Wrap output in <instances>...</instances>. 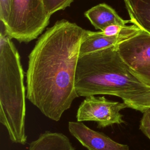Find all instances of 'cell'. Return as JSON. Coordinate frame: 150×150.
<instances>
[{"instance_id": "obj_1", "label": "cell", "mask_w": 150, "mask_h": 150, "mask_svg": "<svg viewBox=\"0 0 150 150\" xmlns=\"http://www.w3.org/2000/svg\"><path fill=\"white\" fill-rule=\"evenodd\" d=\"M85 30L62 19L38 39L29 55L26 98L49 119L58 121L77 97L76 73Z\"/></svg>"}, {"instance_id": "obj_2", "label": "cell", "mask_w": 150, "mask_h": 150, "mask_svg": "<svg viewBox=\"0 0 150 150\" xmlns=\"http://www.w3.org/2000/svg\"><path fill=\"white\" fill-rule=\"evenodd\" d=\"M75 87L78 97L111 95L121 98L127 106L135 96L150 90L123 61L117 46L80 56Z\"/></svg>"}, {"instance_id": "obj_3", "label": "cell", "mask_w": 150, "mask_h": 150, "mask_svg": "<svg viewBox=\"0 0 150 150\" xmlns=\"http://www.w3.org/2000/svg\"><path fill=\"white\" fill-rule=\"evenodd\" d=\"M5 32L0 33V122L12 142L25 145L26 104L24 71L19 54Z\"/></svg>"}, {"instance_id": "obj_4", "label": "cell", "mask_w": 150, "mask_h": 150, "mask_svg": "<svg viewBox=\"0 0 150 150\" xmlns=\"http://www.w3.org/2000/svg\"><path fill=\"white\" fill-rule=\"evenodd\" d=\"M43 0H12L6 34L19 42H29L40 35L49 23Z\"/></svg>"}, {"instance_id": "obj_5", "label": "cell", "mask_w": 150, "mask_h": 150, "mask_svg": "<svg viewBox=\"0 0 150 150\" xmlns=\"http://www.w3.org/2000/svg\"><path fill=\"white\" fill-rule=\"evenodd\" d=\"M128 108L124 103L112 101L105 97H86L78 108L76 119L79 122L95 121L99 128L124 122L120 111Z\"/></svg>"}, {"instance_id": "obj_6", "label": "cell", "mask_w": 150, "mask_h": 150, "mask_svg": "<svg viewBox=\"0 0 150 150\" xmlns=\"http://www.w3.org/2000/svg\"><path fill=\"white\" fill-rule=\"evenodd\" d=\"M123 61L132 70L150 66V34L141 30L117 46Z\"/></svg>"}, {"instance_id": "obj_7", "label": "cell", "mask_w": 150, "mask_h": 150, "mask_svg": "<svg viewBox=\"0 0 150 150\" xmlns=\"http://www.w3.org/2000/svg\"><path fill=\"white\" fill-rule=\"evenodd\" d=\"M69 131L88 150H129L125 144L117 142L103 133L96 131L82 122L70 121Z\"/></svg>"}, {"instance_id": "obj_8", "label": "cell", "mask_w": 150, "mask_h": 150, "mask_svg": "<svg viewBox=\"0 0 150 150\" xmlns=\"http://www.w3.org/2000/svg\"><path fill=\"white\" fill-rule=\"evenodd\" d=\"M141 30L136 25H127L121 33L107 36L102 31L93 32L85 30L80 49V56L110 47L117 46L122 42L132 37Z\"/></svg>"}, {"instance_id": "obj_9", "label": "cell", "mask_w": 150, "mask_h": 150, "mask_svg": "<svg viewBox=\"0 0 150 150\" xmlns=\"http://www.w3.org/2000/svg\"><path fill=\"white\" fill-rule=\"evenodd\" d=\"M85 16L96 29L103 31L111 25L125 26L130 21L124 20L110 6L105 4H99L84 12Z\"/></svg>"}, {"instance_id": "obj_10", "label": "cell", "mask_w": 150, "mask_h": 150, "mask_svg": "<svg viewBox=\"0 0 150 150\" xmlns=\"http://www.w3.org/2000/svg\"><path fill=\"white\" fill-rule=\"evenodd\" d=\"M130 22L150 34V0H124Z\"/></svg>"}, {"instance_id": "obj_11", "label": "cell", "mask_w": 150, "mask_h": 150, "mask_svg": "<svg viewBox=\"0 0 150 150\" xmlns=\"http://www.w3.org/2000/svg\"><path fill=\"white\" fill-rule=\"evenodd\" d=\"M29 150H75V148L63 134L45 131L30 142Z\"/></svg>"}, {"instance_id": "obj_12", "label": "cell", "mask_w": 150, "mask_h": 150, "mask_svg": "<svg viewBox=\"0 0 150 150\" xmlns=\"http://www.w3.org/2000/svg\"><path fill=\"white\" fill-rule=\"evenodd\" d=\"M127 107L142 112L150 108V90L135 96L129 103Z\"/></svg>"}, {"instance_id": "obj_13", "label": "cell", "mask_w": 150, "mask_h": 150, "mask_svg": "<svg viewBox=\"0 0 150 150\" xmlns=\"http://www.w3.org/2000/svg\"><path fill=\"white\" fill-rule=\"evenodd\" d=\"M74 0H43L46 13L51 16L54 13L64 10L70 6Z\"/></svg>"}, {"instance_id": "obj_14", "label": "cell", "mask_w": 150, "mask_h": 150, "mask_svg": "<svg viewBox=\"0 0 150 150\" xmlns=\"http://www.w3.org/2000/svg\"><path fill=\"white\" fill-rule=\"evenodd\" d=\"M142 114L140 121L139 129L150 139V108L145 110Z\"/></svg>"}, {"instance_id": "obj_15", "label": "cell", "mask_w": 150, "mask_h": 150, "mask_svg": "<svg viewBox=\"0 0 150 150\" xmlns=\"http://www.w3.org/2000/svg\"><path fill=\"white\" fill-rule=\"evenodd\" d=\"M132 71L140 81L150 87V66Z\"/></svg>"}, {"instance_id": "obj_16", "label": "cell", "mask_w": 150, "mask_h": 150, "mask_svg": "<svg viewBox=\"0 0 150 150\" xmlns=\"http://www.w3.org/2000/svg\"><path fill=\"white\" fill-rule=\"evenodd\" d=\"M127 25L121 26L118 25H111L106 27L102 32L104 34L107 36H113L118 35L124 31Z\"/></svg>"}]
</instances>
